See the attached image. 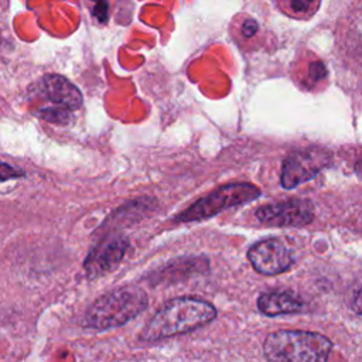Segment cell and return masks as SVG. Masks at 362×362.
<instances>
[{"mask_svg":"<svg viewBox=\"0 0 362 362\" xmlns=\"http://www.w3.org/2000/svg\"><path fill=\"white\" fill-rule=\"evenodd\" d=\"M216 317V308L197 297H177L167 301L146 324L140 341L156 342L198 329Z\"/></svg>","mask_w":362,"mask_h":362,"instance_id":"cell-1","label":"cell"},{"mask_svg":"<svg viewBox=\"0 0 362 362\" xmlns=\"http://www.w3.org/2000/svg\"><path fill=\"white\" fill-rule=\"evenodd\" d=\"M332 342L322 334L280 329L269 334L263 352L269 362H328Z\"/></svg>","mask_w":362,"mask_h":362,"instance_id":"cell-2","label":"cell"},{"mask_svg":"<svg viewBox=\"0 0 362 362\" xmlns=\"http://www.w3.org/2000/svg\"><path fill=\"white\" fill-rule=\"evenodd\" d=\"M147 294L137 286L129 284L96 298L86 310L83 325L92 329L120 327L147 307Z\"/></svg>","mask_w":362,"mask_h":362,"instance_id":"cell-3","label":"cell"},{"mask_svg":"<svg viewBox=\"0 0 362 362\" xmlns=\"http://www.w3.org/2000/svg\"><path fill=\"white\" fill-rule=\"evenodd\" d=\"M260 189L249 182H232L222 185L208 194L206 197L195 201L187 209L175 216L178 222H197L212 218L219 212L247 204L260 197Z\"/></svg>","mask_w":362,"mask_h":362,"instance_id":"cell-4","label":"cell"},{"mask_svg":"<svg viewBox=\"0 0 362 362\" xmlns=\"http://www.w3.org/2000/svg\"><path fill=\"white\" fill-rule=\"evenodd\" d=\"M331 156L320 147H305L291 151L281 164L280 182L291 189L311 178L329 165Z\"/></svg>","mask_w":362,"mask_h":362,"instance_id":"cell-5","label":"cell"},{"mask_svg":"<svg viewBox=\"0 0 362 362\" xmlns=\"http://www.w3.org/2000/svg\"><path fill=\"white\" fill-rule=\"evenodd\" d=\"M256 218L262 223L276 228L304 226L313 221L314 206L308 199L291 198L257 208Z\"/></svg>","mask_w":362,"mask_h":362,"instance_id":"cell-6","label":"cell"},{"mask_svg":"<svg viewBox=\"0 0 362 362\" xmlns=\"http://www.w3.org/2000/svg\"><path fill=\"white\" fill-rule=\"evenodd\" d=\"M247 259L256 272L266 276L283 273L293 264L290 250L276 238L255 243L247 252Z\"/></svg>","mask_w":362,"mask_h":362,"instance_id":"cell-7","label":"cell"},{"mask_svg":"<svg viewBox=\"0 0 362 362\" xmlns=\"http://www.w3.org/2000/svg\"><path fill=\"white\" fill-rule=\"evenodd\" d=\"M129 242L123 236H112L100 242L89 252L83 262V269L88 277H99L115 269L123 259Z\"/></svg>","mask_w":362,"mask_h":362,"instance_id":"cell-8","label":"cell"},{"mask_svg":"<svg viewBox=\"0 0 362 362\" xmlns=\"http://www.w3.org/2000/svg\"><path fill=\"white\" fill-rule=\"evenodd\" d=\"M41 82L44 95L55 106L65 107L71 112L81 107L83 96L81 90L65 76L58 74H48L42 78Z\"/></svg>","mask_w":362,"mask_h":362,"instance_id":"cell-9","label":"cell"},{"mask_svg":"<svg viewBox=\"0 0 362 362\" xmlns=\"http://www.w3.org/2000/svg\"><path fill=\"white\" fill-rule=\"evenodd\" d=\"M257 308L264 315L276 317L300 313L304 310V303L290 291H267L259 296Z\"/></svg>","mask_w":362,"mask_h":362,"instance_id":"cell-10","label":"cell"},{"mask_svg":"<svg viewBox=\"0 0 362 362\" xmlns=\"http://www.w3.org/2000/svg\"><path fill=\"white\" fill-rule=\"evenodd\" d=\"M35 115L40 119L47 120L49 123H55V124H68L71 122V119H72L71 110H68L65 107H59V106L42 107V109L37 110Z\"/></svg>","mask_w":362,"mask_h":362,"instance_id":"cell-11","label":"cell"},{"mask_svg":"<svg viewBox=\"0 0 362 362\" xmlns=\"http://www.w3.org/2000/svg\"><path fill=\"white\" fill-rule=\"evenodd\" d=\"M308 74H310V78H311V79L320 81V79H322V78L327 75V69H325L324 64H321V62H313V64L310 65Z\"/></svg>","mask_w":362,"mask_h":362,"instance_id":"cell-12","label":"cell"},{"mask_svg":"<svg viewBox=\"0 0 362 362\" xmlns=\"http://www.w3.org/2000/svg\"><path fill=\"white\" fill-rule=\"evenodd\" d=\"M290 7L293 11L296 13H307V11H313V7H318V3H313V1H290Z\"/></svg>","mask_w":362,"mask_h":362,"instance_id":"cell-13","label":"cell"},{"mask_svg":"<svg viewBox=\"0 0 362 362\" xmlns=\"http://www.w3.org/2000/svg\"><path fill=\"white\" fill-rule=\"evenodd\" d=\"M92 14L100 21V23H105L107 20V4L106 3H96L93 10H92Z\"/></svg>","mask_w":362,"mask_h":362,"instance_id":"cell-14","label":"cell"},{"mask_svg":"<svg viewBox=\"0 0 362 362\" xmlns=\"http://www.w3.org/2000/svg\"><path fill=\"white\" fill-rule=\"evenodd\" d=\"M351 305H352V310L356 314L362 315V286L355 291V294L352 297V301H351Z\"/></svg>","mask_w":362,"mask_h":362,"instance_id":"cell-15","label":"cell"},{"mask_svg":"<svg viewBox=\"0 0 362 362\" xmlns=\"http://www.w3.org/2000/svg\"><path fill=\"white\" fill-rule=\"evenodd\" d=\"M259 25L255 20H246L243 24H242V34L245 37H252L253 34H256Z\"/></svg>","mask_w":362,"mask_h":362,"instance_id":"cell-16","label":"cell"},{"mask_svg":"<svg viewBox=\"0 0 362 362\" xmlns=\"http://www.w3.org/2000/svg\"><path fill=\"white\" fill-rule=\"evenodd\" d=\"M24 173L21 171H14L13 167L7 165L6 163H1V181H7L10 177H20Z\"/></svg>","mask_w":362,"mask_h":362,"instance_id":"cell-17","label":"cell"},{"mask_svg":"<svg viewBox=\"0 0 362 362\" xmlns=\"http://www.w3.org/2000/svg\"><path fill=\"white\" fill-rule=\"evenodd\" d=\"M359 170H361V171H362V163H361V164H359Z\"/></svg>","mask_w":362,"mask_h":362,"instance_id":"cell-18","label":"cell"}]
</instances>
